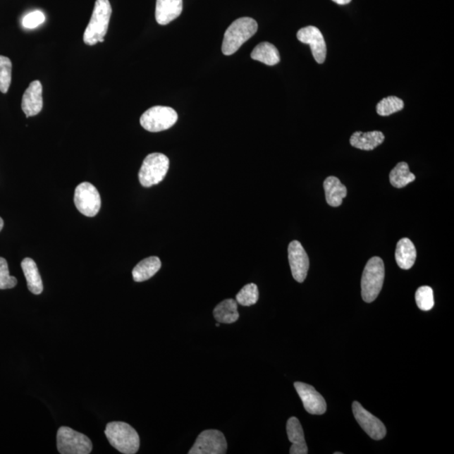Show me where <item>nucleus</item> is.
<instances>
[{
  "label": "nucleus",
  "instance_id": "obj_1",
  "mask_svg": "<svg viewBox=\"0 0 454 454\" xmlns=\"http://www.w3.org/2000/svg\"><path fill=\"white\" fill-rule=\"evenodd\" d=\"M257 21L250 17H243L235 20L226 30L221 50L224 55L230 56L237 52L244 43L257 32Z\"/></svg>",
  "mask_w": 454,
  "mask_h": 454
},
{
  "label": "nucleus",
  "instance_id": "obj_2",
  "mask_svg": "<svg viewBox=\"0 0 454 454\" xmlns=\"http://www.w3.org/2000/svg\"><path fill=\"white\" fill-rule=\"evenodd\" d=\"M112 14L109 0H96L93 14L84 34V42L89 46L104 42Z\"/></svg>",
  "mask_w": 454,
  "mask_h": 454
},
{
  "label": "nucleus",
  "instance_id": "obj_3",
  "mask_svg": "<svg viewBox=\"0 0 454 454\" xmlns=\"http://www.w3.org/2000/svg\"><path fill=\"white\" fill-rule=\"evenodd\" d=\"M106 438L111 446L125 454H134L140 448V438L136 430L128 423L113 422L108 423Z\"/></svg>",
  "mask_w": 454,
  "mask_h": 454
},
{
  "label": "nucleus",
  "instance_id": "obj_4",
  "mask_svg": "<svg viewBox=\"0 0 454 454\" xmlns=\"http://www.w3.org/2000/svg\"><path fill=\"white\" fill-rule=\"evenodd\" d=\"M385 281V264L381 257H374L367 263L362 276V298L367 303L376 300Z\"/></svg>",
  "mask_w": 454,
  "mask_h": 454
},
{
  "label": "nucleus",
  "instance_id": "obj_5",
  "mask_svg": "<svg viewBox=\"0 0 454 454\" xmlns=\"http://www.w3.org/2000/svg\"><path fill=\"white\" fill-rule=\"evenodd\" d=\"M169 159L167 156L154 152L147 156L139 171V180L144 187L158 185L167 176Z\"/></svg>",
  "mask_w": 454,
  "mask_h": 454
},
{
  "label": "nucleus",
  "instance_id": "obj_6",
  "mask_svg": "<svg viewBox=\"0 0 454 454\" xmlns=\"http://www.w3.org/2000/svg\"><path fill=\"white\" fill-rule=\"evenodd\" d=\"M56 447L62 454H89L93 444L85 434L68 427H61L56 434Z\"/></svg>",
  "mask_w": 454,
  "mask_h": 454
},
{
  "label": "nucleus",
  "instance_id": "obj_7",
  "mask_svg": "<svg viewBox=\"0 0 454 454\" xmlns=\"http://www.w3.org/2000/svg\"><path fill=\"white\" fill-rule=\"evenodd\" d=\"M177 121L178 114L173 108L159 106L144 112L140 123L148 132L159 133L171 128Z\"/></svg>",
  "mask_w": 454,
  "mask_h": 454
},
{
  "label": "nucleus",
  "instance_id": "obj_8",
  "mask_svg": "<svg viewBox=\"0 0 454 454\" xmlns=\"http://www.w3.org/2000/svg\"><path fill=\"white\" fill-rule=\"evenodd\" d=\"M74 203L82 215L93 217L97 215L102 207V199L99 191L90 183L85 182L78 185L74 195Z\"/></svg>",
  "mask_w": 454,
  "mask_h": 454
},
{
  "label": "nucleus",
  "instance_id": "obj_9",
  "mask_svg": "<svg viewBox=\"0 0 454 454\" xmlns=\"http://www.w3.org/2000/svg\"><path fill=\"white\" fill-rule=\"evenodd\" d=\"M227 450L225 436L218 430H205L198 436L190 454H224Z\"/></svg>",
  "mask_w": 454,
  "mask_h": 454
},
{
  "label": "nucleus",
  "instance_id": "obj_10",
  "mask_svg": "<svg viewBox=\"0 0 454 454\" xmlns=\"http://www.w3.org/2000/svg\"><path fill=\"white\" fill-rule=\"evenodd\" d=\"M352 412L363 430L374 440H381L386 435V429L379 418L366 410L357 401L352 404Z\"/></svg>",
  "mask_w": 454,
  "mask_h": 454
},
{
  "label": "nucleus",
  "instance_id": "obj_11",
  "mask_svg": "<svg viewBox=\"0 0 454 454\" xmlns=\"http://www.w3.org/2000/svg\"><path fill=\"white\" fill-rule=\"evenodd\" d=\"M297 38L300 42L311 47L312 55L317 63L321 64L325 62L326 45L320 30L316 26H307L299 30Z\"/></svg>",
  "mask_w": 454,
  "mask_h": 454
},
{
  "label": "nucleus",
  "instance_id": "obj_12",
  "mask_svg": "<svg viewBox=\"0 0 454 454\" xmlns=\"http://www.w3.org/2000/svg\"><path fill=\"white\" fill-rule=\"evenodd\" d=\"M295 388L308 413L323 415L326 412V400L315 388L302 382H295Z\"/></svg>",
  "mask_w": 454,
  "mask_h": 454
},
{
  "label": "nucleus",
  "instance_id": "obj_13",
  "mask_svg": "<svg viewBox=\"0 0 454 454\" xmlns=\"http://www.w3.org/2000/svg\"><path fill=\"white\" fill-rule=\"evenodd\" d=\"M288 252H289V262L293 278L297 282L303 283L307 276L309 267L307 252L300 242L293 241L290 243Z\"/></svg>",
  "mask_w": 454,
  "mask_h": 454
},
{
  "label": "nucleus",
  "instance_id": "obj_14",
  "mask_svg": "<svg viewBox=\"0 0 454 454\" xmlns=\"http://www.w3.org/2000/svg\"><path fill=\"white\" fill-rule=\"evenodd\" d=\"M42 85L40 81H33L30 82L23 94L21 108L26 117L29 118L38 115L42 111Z\"/></svg>",
  "mask_w": 454,
  "mask_h": 454
},
{
  "label": "nucleus",
  "instance_id": "obj_15",
  "mask_svg": "<svg viewBox=\"0 0 454 454\" xmlns=\"http://www.w3.org/2000/svg\"><path fill=\"white\" fill-rule=\"evenodd\" d=\"M183 0H157L155 17L157 23L166 25L181 15Z\"/></svg>",
  "mask_w": 454,
  "mask_h": 454
},
{
  "label": "nucleus",
  "instance_id": "obj_16",
  "mask_svg": "<svg viewBox=\"0 0 454 454\" xmlns=\"http://www.w3.org/2000/svg\"><path fill=\"white\" fill-rule=\"evenodd\" d=\"M287 435L290 442L293 443L290 448V454H307L308 448L305 443L302 427L296 417H291L286 425Z\"/></svg>",
  "mask_w": 454,
  "mask_h": 454
},
{
  "label": "nucleus",
  "instance_id": "obj_17",
  "mask_svg": "<svg viewBox=\"0 0 454 454\" xmlns=\"http://www.w3.org/2000/svg\"><path fill=\"white\" fill-rule=\"evenodd\" d=\"M385 141V135L379 130L374 132H356L352 135L350 144L357 149L372 151Z\"/></svg>",
  "mask_w": 454,
  "mask_h": 454
},
{
  "label": "nucleus",
  "instance_id": "obj_18",
  "mask_svg": "<svg viewBox=\"0 0 454 454\" xmlns=\"http://www.w3.org/2000/svg\"><path fill=\"white\" fill-rule=\"evenodd\" d=\"M417 250L414 244L408 238L400 239L396 245L395 260L399 267L410 269L416 262Z\"/></svg>",
  "mask_w": 454,
  "mask_h": 454
},
{
  "label": "nucleus",
  "instance_id": "obj_19",
  "mask_svg": "<svg viewBox=\"0 0 454 454\" xmlns=\"http://www.w3.org/2000/svg\"><path fill=\"white\" fill-rule=\"evenodd\" d=\"M324 190L327 204L333 207H338L348 194L345 187L337 177L331 176L326 178Z\"/></svg>",
  "mask_w": 454,
  "mask_h": 454
},
{
  "label": "nucleus",
  "instance_id": "obj_20",
  "mask_svg": "<svg viewBox=\"0 0 454 454\" xmlns=\"http://www.w3.org/2000/svg\"><path fill=\"white\" fill-rule=\"evenodd\" d=\"M28 290L34 295H40L43 291V283L39 274L37 264L30 257H26L21 263Z\"/></svg>",
  "mask_w": 454,
  "mask_h": 454
},
{
  "label": "nucleus",
  "instance_id": "obj_21",
  "mask_svg": "<svg viewBox=\"0 0 454 454\" xmlns=\"http://www.w3.org/2000/svg\"><path fill=\"white\" fill-rule=\"evenodd\" d=\"M161 263L158 257L143 259L134 268L133 277L135 282H143L154 277L159 271Z\"/></svg>",
  "mask_w": 454,
  "mask_h": 454
},
{
  "label": "nucleus",
  "instance_id": "obj_22",
  "mask_svg": "<svg viewBox=\"0 0 454 454\" xmlns=\"http://www.w3.org/2000/svg\"><path fill=\"white\" fill-rule=\"evenodd\" d=\"M251 58L268 66H274L281 62V55L276 47L269 42H262L257 45L252 51Z\"/></svg>",
  "mask_w": 454,
  "mask_h": 454
},
{
  "label": "nucleus",
  "instance_id": "obj_23",
  "mask_svg": "<svg viewBox=\"0 0 454 454\" xmlns=\"http://www.w3.org/2000/svg\"><path fill=\"white\" fill-rule=\"evenodd\" d=\"M213 314L218 322L231 324L239 319L238 302L233 299L225 300L216 305Z\"/></svg>",
  "mask_w": 454,
  "mask_h": 454
},
{
  "label": "nucleus",
  "instance_id": "obj_24",
  "mask_svg": "<svg viewBox=\"0 0 454 454\" xmlns=\"http://www.w3.org/2000/svg\"><path fill=\"white\" fill-rule=\"evenodd\" d=\"M415 180H416V176L410 172L409 166L405 161H401V163L397 164L390 173L391 185L395 188H399V189L407 186Z\"/></svg>",
  "mask_w": 454,
  "mask_h": 454
},
{
  "label": "nucleus",
  "instance_id": "obj_25",
  "mask_svg": "<svg viewBox=\"0 0 454 454\" xmlns=\"http://www.w3.org/2000/svg\"><path fill=\"white\" fill-rule=\"evenodd\" d=\"M404 102L395 96H388L379 102L376 106V111L379 116H388L403 110Z\"/></svg>",
  "mask_w": 454,
  "mask_h": 454
},
{
  "label": "nucleus",
  "instance_id": "obj_26",
  "mask_svg": "<svg viewBox=\"0 0 454 454\" xmlns=\"http://www.w3.org/2000/svg\"><path fill=\"white\" fill-rule=\"evenodd\" d=\"M259 289L255 283H248L237 295V302L243 307H250L259 300Z\"/></svg>",
  "mask_w": 454,
  "mask_h": 454
},
{
  "label": "nucleus",
  "instance_id": "obj_27",
  "mask_svg": "<svg viewBox=\"0 0 454 454\" xmlns=\"http://www.w3.org/2000/svg\"><path fill=\"white\" fill-rule=\"evenodd\" d=\"M416 301L422 311H430L434 307V290L429 286H422L416 292Z\"/></svg>",
  "mask_w": 454,
  "mask_h": 454
},
{
  "label": "nucleus",
  "instance_id": "obj_28",
  "mask_svg": "<svg viewBox=\"0 0 454 454\" xmlns=\"http://www.w3.org/2000/svg\"><path fill=\"white\" fill-rule=\"evenodd\" d=\"M12 63L10 59L0 56V92L6 94L11 84Z\"/></svg>",
  "mask_w": 454,
  "mask_h": 454
},
{
  "label": "nucleus",
  "instance_id": "obj_29",
  "mask_svg": "<svg viewBox=\"0 0 454 454\" xmlns=\"http://www.w3.org/2000/svg\"><path fill=\"white\" fill-rule=\"evenodd\" d=\"M17 285V279L11 276L7 261L0 257V290L12 289Z\"/></svg>",
  "mask_w": 454,
  "mask_h": 454
},
{
  "label": "nucleus",
  "instance_id": "obj_30",
  "mask_svg": "<svg viewBox=\"0 0 454 454\" xmlns=\"http://www.w3.org/2000/svg\"><path fill=\"white\" fill-rule=\"evenodd\" d=\"M46 16L40 11H35L26 15L23 20V27L25 29H35L44 23Z\"/></svg>",
  "mask_w": 454,
  "mask_h": 454
},
{
  "label": "nucleus",
  "instance_id": "obj_31",
  "mask_svg": "<svg viewBox=\"0 0 454 454\" xmlns=\"http://www.w3.org/2000/svg\"><path fill=\"white\" fill-rule=\"evenodd\" d=\"M336 4H340V6H345L352 1V0H333Z\"/></svg>",
  "mask_w": 454,
  "mask_h": 454
},
{
  "label": "nucleus",
  "instance_id": "obj_32",
  "mask_svg": "<svg viewBox=\"0 0 454 454\" xmlns=\"http://www.w3.org/2000/svg\"><path fill=\"white\" fill-rule=\"evenodd\" d=\"M4 221L1 217H0V231L3 229Z\"/></svg>",
  "mask_w": 454,
  "mask_h": 454
},
{
  "label": "nucleus",
  "instance_id": "obj_33",
  "mask_svg": "<svg viewBox=\"0 0 454 454\" xmlns=\"http://www.w3.org/2000/svg\"><path fill=\"white\" fill-rule=\"evenodd\" d=\"M220 326V323L219 322L216 323V326Z\"/></svg>",
  "mask_w": 454,
  "mask_h": 454
}]
</instances>
